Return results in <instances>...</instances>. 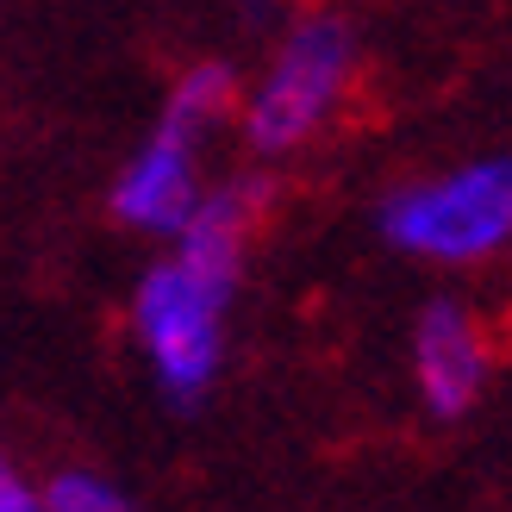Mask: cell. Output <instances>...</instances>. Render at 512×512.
I'll return each mask as SVG.
<instances>
[{"label":"cell","mask_w":512,"mask_h":512,"mask_svg":"<svg viewBox=\"0 0 512 512\" xmlns=\"http://www.w3.org/2000/svg\"><path fill=\"white\" fill-rule=\"evenodd\" d=\"M275 188L263 175H232L200 194V207L175 232V250L150 263L132 294V331L157 388L175 406L207 400L225 363V313H232L244 250L263 225Z\"/></svg>","instance_id":"6da1fadb"},{"label":"cell","mask_w":512,"mask_h":512,"mask_svg":"<svg viewBox=\"0 0 512 512\" xmlns=\"http://www.w3.org/2000/svg\"><path fill=\"white\" fill-rule=\"evenodd\" d=\"M350 82H356V32L338 13H300L281 32L256 88L238 100L244 144L256 157H288V150L313 144L325 119L344 107Z\"/></svg>","instance_id":"7a4b0ae2"},{"label":"cell","mask_w":512,"mask_h":512,"mask_svg":"<svg viewBox=\"0 0 512 512\" xmlns=\"http://www.w3.org/2000/svg\"><path fill=\"white\" fill-rule=\"evenodd\" d=\"M394 250L425 263H481L512 244V157H481L438 182H406L381 207Z\"/></svg>","instance_id":"3957f363"},{"label":"cell","mask_w":512,"mask_h":512,"mask_svg":"<svg viewBox=\"0 0 512 512\" xmlns=\"http://www.w3.org/2000/svg\"><path fill=\"white\" fill-rule=\"evenodd\" d=\"M200 132H188V125L175 119H157V132H150L132 163L119 169L113 182V219L132 225V232L144 238H175L188 225V213L200 207Z\"/></svg>","instance_id":"277c9868"},{"label":"cell","mask_w":512,"mask_h":512,"mask_svg":"<svg viewBox=\"0 0 512 512\" xmlns=\"http://www.w3.org/2000/svg\"><path fill=\"white\" fill-rule=\"evenodd\" d=\"M488 331L463 300H431L413 325V375L431 419H463L488 388Z\"/></svg>","instance_id":"5b68a950"},{"label":"cell","mask_w":512,"mask_h":512,"mask_svg":"<svg viewBox=\"0 0 512 512\" xmlns=\"http://www.w3.org/2000/svg\"><path fill=\"white\" fill-rule=\"evenodd\" d=\"M238 100H244V88H238L232 63H194V69L175 75V88L163 100V119L188 125V132H200V138H213L225 119H238Z\"/></svg>","instance_id":"8992f818"},{"label":"cell","mask_w":512,"mask_h":512,"mask_svg":"<svg viewBox=\"0 0 512 512\" xmlns=\"http://www.w3.org/2000/svg\"><path fill=\"white\" fill-rule=\"evenodd\" d=\"M38 500H44V512H132V494H125L113 475L82 469V463L50 469L38 481Z\"/></svg>","instance_id":"52a82bcc"},{"label":"cell","mask_w":512,"mask_h":512,"mask_svg":"<svg viewBox=\"0 0 512 512\" xmlns=\"http://www.w3.org/2000/svg\"><path fill=\"white\" fill-rule=\"evenodd\" d=\"M0 512H44L38 488L13 469V456H7V450H0Z\"/></svg>","instance_id":"ba28073f"}]
</instances>
